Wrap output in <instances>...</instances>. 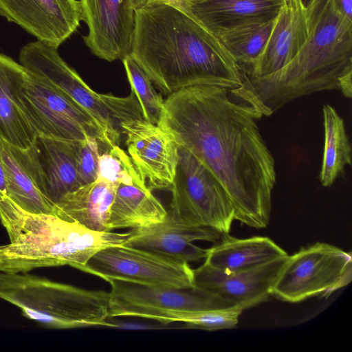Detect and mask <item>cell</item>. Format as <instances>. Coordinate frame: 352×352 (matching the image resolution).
Segmentation results:
<instances>
[{
    "label": "cell",
    "instance_id": "4fadbf2b",
    "mask_svg": "<svg viewBox=\"0 0 352 352\" xmlns=\"http://www.w3.org/2000/svg\"><path fill=\"white\" fill-rule=\"evenodd\" d=\"M122 132L129 156L147 187L170 190L179 158V148L171 135L144 118L124 122Z\"/></svg>",
    "mask_w": 352,
    "mask_h": 352
},
{
    "label": "cell",
    "instance_id": "ac0fdd59",
    "mask_svg": "<svg viewBox=\"0 0 352 352\" xmlns=\"http://www.w3.org/2000/svg\"><path fill=\"white\" fill-rule=\"evenodd\" d=\"M306 2L285 0L261 56L250 68L242 71L246 77L270 76L287 65L299 52L309 34Z\"/></svg>",
    "mask_w": 352,
    "mask_h": 352
},
{
    "label": "cell",
    "instance_id": "cb8c5ba5",
    "mask_svg": "<svg viewBox=\"0 0 352 352\" xmlns=\"http://www.w3.org/2000/svg\"><path fill=\"white\" fill-rule=\"evenodd\" d=\"M287 255L268 237L236 239L223 234L218 243L208 249L204 262L225 272H236L255 268Z\"/></svg>",
    "mask_w": 352,
    "mask_h": 352
},
{
    "label": "cell",
    "instance_id": "5bb4252c",
    "mask_svg": "<svg viewBox=\"0 0 352 352\" xmlns=\"http://www.w3.org/2000/svg\"><path fill=\"white\" fill-rule=\"evenodd\" d=\"M88 34L83 37L90 51L109 62L131 54L135 28L131 0H80Z\"/></svg>",
    "mask_w": 352,
    "mask_h": 352
},
{
    "label": "cell",
    "instance_id": "f546056e",
    "mask_svg": "<svg viewBox=\"0 0 352 352\" xmlns=\"http://www.w3.org/2000/svg\"><path fill=\"white\" fill-rule=\"evenodd\" d=\"M189 1L190 0H131V3L135 11L153 4H167L188 14Z\"/></svg>",
    "mask_w": 352,
    "mask_h": 352
},
{
    "label": "cell",
    "instance_id": "2e32d148",
    "mask_svg": "<svg viewBox=\"0 0 352 352\" xmlns=\"http://www.w3.org/2000/svg\"><path fill=\"white\" fill-rule=\"evenodd\" d=\"M287 256L236 272H225L204 262L199 267L192 269L193 287L210 292L245 310L269 300L272 287Z\"/></svg>",
    "mask_w": 352,
    "mask_h": 352
},
{
    "label": "cell",
    "instance_id": "9a60e30c",
    "mask_svg": "<svg viewBox=\"0 0 352 352\" xmlns=\"http://www.w3.org/2000/svg\"><path fill=\"white\" fill-rule=\"evenodd\" d=\"M0 15L38 41L58 47L83 21L78 0H0Z\"/></svg>",
    "mask_w": 352,
    "mask_h": 352
},
{
    "label": "cell",
    "instance_id": "277c9868",
    "mask_svg": "<svg viewBox=\"0 0 352 352\" xmlns=\"http://www.w3.org/2000/svg\"><path fill=\"white\" fill-rule=\"evenodd\" d=\"M0 222L9 243L0 245V272L17 274L69 265L79 270L96 253L124 245L131 231L100 232L54 214L33 213L0 196Z\"/></svg>",
    "mask_w": 352,
    "mask_h": 352
},
{
    "label": "cell",
    "instance_id": "6da1fadb",
    "mask_svg": "<svg viewBox=\"0 0 352 352\" xmlns=\"http://www.w3.org/2000/svg\"><path fill=\"white\" fill-rule=\"evenodd\" d=\"M262 116L229 88L198 85L168 96L158 124L217 178L234 220L256 229L270 219L275 164L258 129Z\"/></svg>",
    "mask_w": 352,
    "mask_h": 352
},
{
    "label": "cell",
    "instance_id": "8992f818",
    "mask_svg": "<svg viewBox=\"0 0 352 352\" xmlns=\"http://www.w3.org/2000/svg\"><path fill=\"white\" fill-rule=\"evenodd\" d=\"M21 64L30 73L68 96L102 127L111 143L118 145L122 124L143 118L135 94L126 97L99 94L91 89L78 73L60 56L58 47L41 41L31 42L20 51Z\"/></svg>",
    "mask_w": 352,
    "mask_h": 352
},
{
    "label": "cell",
    "instance_id": "ffe728a7",
    "mask_svg": "<svg viewBox=\"0 0 352 352\" xmlns=\"http://www.w3.org/2000/svg\"><path fill=\"white\" fill-rule=\"evenodd\" d=\"M7 196L26 211L54 214V204L45 195L42 178L28 148L16 147L0 138Z\"/></svg>",
    "mask_w": 352,
    "mask_h": 352
},
{
    "label": "cell",
    "instance_id": "4dcf8cb0",
    "mask_svg": "<svg viewBox=\"0 0 352 352\" xmlns=\"http://www.w3.org/2000/svg\"><path fill=\"white\" fill-rule=\"evenodd\" d=\"M335 11L352 22V0H329Z\"/></svg>",
    "mask_w": 352,
    "mask_h": 352
},
{
    "label": "cell",
    "instance_id": "30bf717a",
    "mask_svg": "<svg viewBox=\"0 0 352 352\" xmlns=\"http://www.w3.org/2000/svg\"><path fill=\"white\" fill-rule=\"evenodd\" d=\"M81 271L106 281L116 279L162 288L193 287V272L188 263L124 245L100 250Z\"/></svg>",
    "mask_w": 352,
    "mask_h": 352
},
{
    "label": "cell",
    "instance_id": "9c48e42d",
    "mask_svg": "<svg viewBox=\"0 0 352 352\" xmlns=\"http://www.w3.org/2000/svg\"><path fill=\"white\" fill-rule=\"evenodd\" d=\"M18 99L22 112L37 136L74 142L94 138L114 146L86 111L28 71Z\"/></svg>",
    "mask_w": 352,
    "mask_h": 352
},
{
    "label": "cell",
    "instance_id": "d4e9b609",
    "mask_svg": "<svg viewBox=\"0 0 352 352\" xmlns=\"http://www.w3.org/2000/svg\"><path fill=\"white\" fill-rule=\"evenodd\" d=\"M322 111L324 144L320 179L327 187L344 173L346 165L351 164V147L344 120L336 109L326 104Z\"/></svg>",
    "mask_w": 352,
    "mask_h": 352
},
{
    "label": "cell",
    "instance_id": "5b68a950",
    "mask_svg": "<svg viewBox=\"0 0 352 352\" xmlns=\"http://www.w3.org/2000/svg\"><path fill=\"white\" fill-rule=\"evenodd\" d=\"M0 299L50 329L108 327L109 293L27 273L0 272Z\"/></svg>",
    "mask_w": 352,
    "mask_h": 352
},
{
    "label": "cell",
    "instance_id": "603a6c76",
    "mask_svg": "<svg viewBox=\"0 0 352 352\" xmlns=\"http://www.w3.org/2000/svg\"><path fill=\"white\" fill-rule=\"evenodd\" d=\"M26 73L21 64L0 54V138L25 149L32 146L37 136L19 104Z\"/></svg>",
    "mask_w": 352,
    "mask_h": 352
},
{
    "label": "cell",
    "instance_id": "d6986e66",
    "mask_svg": "<svg viewBox=\"0 0 352 352\" xmlns=\"http://www.w3.org/2000/svg\"><path fill=\"white\" fill-rule=\"evenodd\" d=\"M285 0H190L188 14L216 37L276 19Z\"/></svg>",
    "mask_w": 352,
    "mask_h": 352
},
{
    "label": "cell",
    "instance_id": "1f68e13d",
    "mask_svg": "<svg viewBox=\"0 0 352 352\" xmlns=\"http://www.w3.org/2000/svg\"><path fill=\"white\" fill-rule=\"evenodd\" d=\"M7 195L6 175L0 158V196Z\"/></svg>",
    "mask_w": 352,
    "mask_h": 352
},
{
    "label": "cell",
    "instance_id": "44dd1931",
    "mask_svg": "<svg viewBox=\"0 0 352 352\" xmlns=\"http://www.w3.org/2000/svg\"><path fill=\"white\" fill-rule=\"evenodd\" d=\"M77 144L78 142L36 136L28 148L42 178L45 195L54 205L81 186Z\"/></svg>",
    "mask_w": 352,
    "mask_h": 352
},
{
    "label": "cell",
    "instance_id": "3957f363",
    "mask_svg": "<svg viewBox=\"0 0 352 352\" xmlns=\"http://www.w3.org/2000/svg\"><path fill=\"white\" fill-rule=\"evenodd\" d=\"M309 34L296 56L277 72L260 78L242 73L234 92L262 116L297 98L340 90L351 97L352 22L338 14L329 0L306 2Z\"/></svg>",
    "mask_w": 352,
    "mask_h": 352
},
{
    "label": "cell",
    "instance_id": "4316f807",
    "mask_svg": "<svg viewBox=\"0 0 352 352\" xmlns=\"http://www.w3.org/2000/svg\"><path fill=\"white\" fill-rule=\"evenodd\" d=\"M274 21L239 28L217 37L242 71L260 58L267 43Z\"/></svg>",
    "mask_w": 352,
    "mask_h": 352
},
{
    "label": "cell",
    "instance_id": "83f0119b",
    "mask_svg": "<svg viewBox=\"0 0 352 352\" xmlns=\"http://www.w3.org/2000/svg\"><path fill=\"white\" fill-rule=\"evenodd\" d=\"M126 76L140 105L143 118L158 125L164 109V100L153 86L152 81L129 54L122 60Z\"/></svg>",
    "mask_w": 352,
    "mask_h": 352
},
{
    "label": "cell",
    "instance_id": "7c38bea8",
    "mask_svg": "<svg viewBox=\"0 0 352 352\" xmlns=\"http://www.w3.org/2000/svg\"><path fill=\"white\" fill-rule=\"evenodd\" d=\"M109 316L134 317L149 309L201 311L233 307L232 303L195 287L173 289L151 287L128 281L109 279Z\"/></svg>",
    "mask_w": 352,
    "mask_h": 352
},
{
    "label": "cell",
    "instance_id": "7a4b0ae2",
    "mask_svg": "<svg viewBox=\"0 0 352 352\" xmlns=\"http://www.w3.org/2000/svg\"><path fill=\"white\" fill-rule=\"evenodd\" d=\"M130 55L167 96L198 85L236 88L243 81L241 67L219 40L167 4L135 11Z\"/></svg>",
    "mask_w": 352,
    "mask_h": 352
},
{
    "label": "cell",
    "instance_id": "8fae6325",
    "mask_svg": "<svg viewBox=\"0 0 352 352\" xmlns=\"http://www.w3.org/2000/svg\"><path fill=\"white\" fill-rule=\"evenodd\" d=\"M99 173L111 177L116 184L110 210L111 231L148 227L165 219L167 210L147 187L129 155L118 145L102 153Z\"/></svg>",
    "mask_w": 352,
    "mask_h": 352
},
{
    "label": "cell",
    "instance_id": "52a82bcc",
    "mask_svg": "<svg viewBox=\"0 0 352 352\" xmlns=\"http://www.w3.org/2000/svg\"><path fill=\"white\" fill-rule=\"evenodd\" d=\"M168 213L184 224L208 227L228 234L234 210L217 178L188 150L178 147Z\"/></svg>",
    "mask_w": 352,
    "mask_h": 352
},
{
    "label": "cell",
    "instance_id": "f1b7e54d",
    "mask_svg": "<svg viewBox=\"0 0 352 352\" xmlns=\"http://www.w3.org/2000/svg\"><path fill=\"white\" fill-rule=\"evenodd\" d=\"M109 147L111 146L94 138L78 142L77 167L81 186L98 178L100 155Z\"/></svg>",
    "mask_w": 352,
    "mask_h": 352
},
{
    "label": "cell",
    "instance_id": "e0dca14e",
    "mask_svg": "<svg viewBox=\"0 0 352 352\" xmlns=\"http://www.w3.org/2000/svg\"><path fill=\"white\" fill-rule=\"evenodd\" d=\"M124 245L138 248L186 263L205 259L208 249L195 245L196 241L217 243L223 234L208 228L175 221L168 213L165 219L148 227L131 229Z\"/></svg>",
    "mask_w": 352,
    "mask_h": 352
},
{
    "label": "cell",
    "instance_id": "ba28073f",
    "mask_svg": "<svg viewBox=\"0 0 352 352\" xmlns=\"http://www.w3.org/2000/svg\"><path fill=\"white\" fill-rule=\"evenodd\" d=\"M352 279V256L333 245L317 242L291 256L280 270L271 296L296 303L314 296L327 298Z\"/></svg>",
    "mask_w": 352,
    "mask_h": 352
},
{
    "label": "cell",
    "instance_id": "7402d4cb",
    "mask_svg": "<svg viewBox=\"0 0 352 352\" xmlns=\"http://www.w3.org/2000/svg\"><path fill=\"white\" fill-rule=\"evenodd\" d=\"M116 184L109 176L98 178L65 195L54 205L60 218L100 232H109V217Z\"/></svg>",
    "mask_w": 352,
    "mask_h": 352
},
{
    "label": "cell",
    "instance_id": "484cf974",
    "mask_svg": "<svg viewBox=\"0 0 352 352\" xmlns=\"http://www.w3.org/2000/svg\"><path fill=\"white\" fill-rule=\"evenodd\" d=\"M243 311L239 306L201 311L149 309L138 312L135 317L151 319L163 324L180 322L186 329L217 331L236 327Z\"/></svg>",
    "mask_w": 352,
    "mask_h": 352
}]
</instances>
